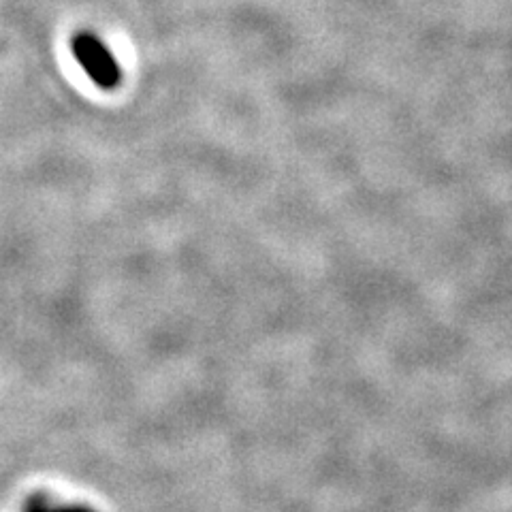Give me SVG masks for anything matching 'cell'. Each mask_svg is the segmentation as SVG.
<instances>
[{"mask_svg": "<svg viewBox=\"0 0 512 512\" xmlns=\"http://www.w3.org/2000/svg\"><path fill=\"white\" fill-rule=\"evenodd\" d=\"M71 50L79 67L103 90H116L122 84V69L109 47L92 30H79L71 41Z\"/></svg>", "mask_w": 512, "mask_h": 512, "instance_id": "1", "label": "cell"}, {"mask_svg": "<svg viewBox=\"0 0 512 512\" xmlns=\"http://www.w3.org/2000/svg\"><path fill=\"white\" fill-rule=\"evenodd\" d=\"M24 512H94V510L82 504H60L45 498V495H35V498L28 500Z\"/></svg>", "mask_w": 512, "mask_h": 512, "instance_id": "2", "label": "cell"}]
</instances>
